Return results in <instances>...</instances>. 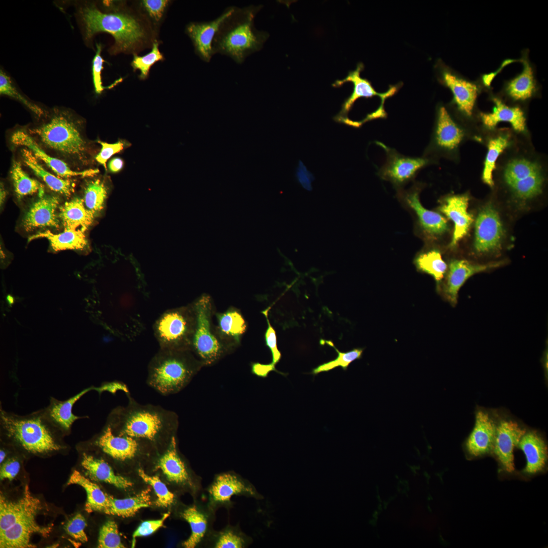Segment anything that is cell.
Here are the masks:
<instances>
[{
	"label": "cell",
	"instance_id": "obj_1",
	"mask_svg": "<svg viewBox=\"0 0 548 548\" xmlns=\"http://www.w3.org/2000/svg\"><path fill=\"white\" fill-rule=\"evenodd\" d=\"M547 169V157L536 150L530 133H517L497 160L493 180L498 179L512 200L526 203L543 194Z\"/></svg>",
	"mask_w": 548,
	"mask_h": 548
},
{
	"label": "cell",
	"instance_id": "obj_2",
	"mask_svg": "<svg viewBox=\"0 0 548 548\" xmlns=\"http://www.w3.org/2000/svg\"><path fill=\"white\" fill-rule=\"evenodd\" d=\"M126 395L127 404L113 409L105 423L114 433L152 443L175 436L179 424L175 412L158 405L140 404L129 393Z\"/></svg>",
	"mask_w": 548,
	"mask_h": 548
},
{
	"label": "cell",
	"instance_id": "obj_3",
	"mask_svg": "<svg viewBox=\"0 0 548 548\" xmlns=\"http://www.w3.org/2000/svg\"><path fill=\"white\" fill-rule=\"evenodd\" d=\"M261 5L235 6L233 11L221 23L214 39V54H220L241 64L252 54L260 51L269 37L258 30L254 20Z\"/></svg>",
	"mask_w": 548,
	"mask_h": 548
},
{
	"label": "cell",
	"instance_id": "obj_4",
	"mask_svg": "<svg viewBox=\"0 0 548 548\" xmlns=\"http://www.w3.org/2000/svg\"><path fill=\"white\" fill-rule=\"evenodd\" d=\"M1 432L8 439L24 451L46 455L63 450L56 434L61 433L47 419L43 409L26 415L4 410L1 404Z\"/></svg>",
	"mask_w": 548,
	"mask_h": 548
},
{
	"label": "cell",
	"instance_id": "obj_5",
	"mask_svg": "<svg viewBox=\"0 0 548 548\" xmlns=\"http://www.w3.org/2000/svg\"><path fill=\"white\" fill-rule=\"evenodd\" d=\"M483 137L477 120L462 115L454 108L452 112L440 105L437 109L430 142L423 155L437 163L441 158L458 163L462 146L469 141L482 144Z\"/></svg>",
	"mask_w": 548,
	"mask_h": 548
},
{
	"label": "cell",
	"instance_id": "obj_6",
	"mask_svg": "<svg viewBox=\"0 0 548 548\" xmlns=\"http://www.w3.org/2000/svg\"><path fill=\"white\" fill-rule=\"evenodd\" d=\"M204 366L191 351L159 349L148 367L147 384L162 395L178 393Z\"/></svg>",
	"mask_w": 548,
	"mask_h": 548
},
{
	"label": "cell",
	"instance_id": "obj_7",
	"mask_svg": "<svg viewBox=\"0 0 548 548\" xmlns=\"http://www.w3.org/2000/svg\"><path fill=\"white\" fill-rule=\"evenodd\" d=\"M85 36L91 39L98 32H106L115 40V51L131 49L144 37V30L133 17L121 13H105L94 6H86L80 10Z\"/></svg>",
	"mask_w": 548,
	"mask_h": 548
},
{
	"label": "cell",
	"instance_id": "obj_8",
	"mask_svg": "<svg viewBox=\"0 0 548 548\" xmlns=\"http://www.w3.org/2000/svg\"><path fill=\"white\" fill-rule=\"evenodd\" d=\"M192 303L196 322L191 351L204 366L212 365L230 351L220 339L213 324L215 310L211 297L204 294Z\"/></svg>",
	"mask_w": 548,
	"mask_h": 548
},
{
	"label": "cell",
	"instance_id": "obj_9",
	"mask_svg": "<svg viewBox=\"0 0 548 548\" xmlns=\"http://www.w3.org/2000/svg\"><path fill=\"white\" fill-rule=\"evenodd\" d=\"M195 322L192 303L163 313L153 326L160 349L191 351Z\"/></svg>",
	"mask_w": 548,
	"mask_h": 548
},
{
	"label": "cell",
	"instance_id": "obj_10",
	"mask_svg": "<svg viewBox=\"0 0 548 548\" xmlns=\"http://www.w3.org/2000/svg\"><path fill=\"white\" fill-rule=\"evenodd\" d=\"M29 131L51 149L81 160L86 157V141L74 123L62 115H55L49 122Z\"/></svg>",
	"mask_w": 548,
	"mask_h": 548
},
{
	"label": "cell",
	"instance_id": "obj_11",
	"mask_svg": "<svg viewBox=\"0 0 548 548\" xmlns=\"http://www.w3.org/2000/svg\"><path fill=\"white\" fill-rule=\"evenodd\" d=\"M386 154V160L379 170V176L396 186H400L413 179L422 168L437 164L433 160L422 156L412 157L404 155L394 148L380 142H376Z\"/></svg>",
	"mask_w": 548,
	"mask_h": 548
},
{
	"label": "cell",
	"instance_id": "obj_12",
	"mask_svg": "<svg viewBox=\"0 0 548 548\" xmlns=\"http://www.w3.org/2000/svg\"><path fill=\"white\" fill-rule=\"evenodd\" d=\"M502 261L476 263L465 259H453L448 265L444 280L437 289L443 298L455 306L461 288L473 275L502 266Z\"/></svg>",
	"mask_w": 548,
	"mask_h": 548
},
{
	"label": "cell",
	"instance_id": "obj_13",
	"mask_svg": "<svg viewBox=\"0 0 548 548\" xmlns=\"http://www.w3.org/2000/svg\"><path fill=\"white\" fill-rule=\"evenodd\" d=\"M504 231L499 214L491 203L481 209L475 222L473 247L476 254H489L500 248Z\"/></svg>",
	"mask_w": 548,
	"mask_h": 548
},
{
	"label": "cell",
	"instance_id": "obj_14",
	"mask_svg": "<svg viewBox=\"0 0 548 548\" xmlns=\"http://www.w3.org/2000/svg\"><path fill=\"white\" fill-rule=\"evenodd\" d=\"M364 68L363 63L358 64L356 68L349 72L348 76L342 80H338L332 84L334 87H340L347 82H352L353 84V90L351 94L342 103L340 111L333 117L335 121L346 124L350 119L348 114L352 109L355 101L360 98H370L378 96L381 99V105L379 109L384 111V104L385 100L393 95L398 89V87L392 86L385 93L378 92L372 86L371 83L366 79L360 77V73Z\"/></svg>",
	"mask_w": 548,
	"mask_h": 548
},
{
	"label": "cell",
	"instance_id": "obj_15",
	"mask_svg": "<svg viewBox=\"0 0 548 548\" xmlns=\"http://www.w3.org/2000/svg\"><path fill=\"white\" fill-rule=\"evenodd\" d=\"M491 100L494 104L492 112H478L477 120L483 132L491 131L497 127L500 122H507L517 133H530L527 123V116L521 106L507 104L498 96H493Z\"/></svg>",
	"mask_w": 548,
	"mask_h": 548
},
{
	"label": "cell",
	"instance_id": "obj_16",
	"mask_svg": "<svg viewBox=\"0 0 548 548\" xmlns=\"http://www.w3.org/2000/svg\"><path fill=\"white\" fill-rule=\"evenodd\" d=\"M526 432L517 422L503 419L496 424L492 452L507 472L515 470L513 451Z\"/></svg>",
	"mask_w": 548,
	"mask_h": 548
},
{
	"label": "cell",
	"instance_id": "obj_17",
	"mask_svg": "<svg viewBox=\"0 0 548 548\" xmlns=\"http://www.w3.org/2000/svg\"><path fill=\"white\" fill-rule=\"evenodd\" d=\"M441 81L453 94V108L462 115L477 120L478 113L475 111L478 86L449 70L443 71Z\"/></svg>",
	"mask_w": 548,
	"mask_h": 548
},
{
	"label": "cell",
	"instance_id": "obj_18",
	"mask_svg": "<svg viewBox=\"0 0 548 548\" xmlns=\"http://www.w3.org/2000/svg\"><path fill=\"white\" fill-rule=\"evenodd\" d=\"M516 132L511 128L496 127L484 132L483 145L487 148V153L482 173V181L491 188L494 186L493 173L500 156L514 141Z\"/></svg>",
	"mask_w": 548,
	"mask_h": 548
},
{
	"label": "cell",
	"instance_id": "obj_19",
	"mask_svg": "<svg viewBox=\"0 0 548 548\" xmlns=\"http://www.w3.org/2000/svg\"><path fill=\"white\" fill-rule=\"evenodd\" d=\"M469 200L468 194L464 193L449 195L441 201L439 210L454 223L451 248L466 235L473 221L472 215L467 211Z\"/></svg>",
	"mask_w": 548,
	"mask_h": 548
},
{
	"label": "cell",
	"instance_id": "obj_20",
	"mask_svg": "<svg viewBox=\"0 0 548 548\" xmlns=\"http://www.w3.org/2000/svg\"><path fill=\"white\" fill-rule=\"evenodd\" d=\"M235 6L226 8L218 17L207 22H191L186 32L191 39L195 52L204 61L209 62L215 55L212 44L216 33L223 21L233 11Z\"/></svg>",
	"mask_w": 548,
	"mask_h": 548
},
{
	"label": "cell",
	"instance_id": "obj_21",
	"mask_svg": "<svg viewBox=\"0 0 548 548\" xmlns=\"http://www.w3.org/2000/svg\"><path fill=\"white\" fill-rule=\"evenodd\" d=\"M141 444L140 440L133 437L114 433L106 424L93 443L105 455L122 462L136 457Z\"/></svg>",
	"mask_w": 548,
	"mask_h": 548
},
{
	"label": "cell",
	"instance_id": "obj_22",
	"mask_svg": "<svg viewBox=\"0 0 548 548\" xmlns=\"http://www.w3.org/2000/svg\"><path fill=\"white\" fill-rule=\"evenodd\" d=\"M39 511H36L26 516L0 533V547H34L36 546L30 542L32 534L37 533L47 537L51 531V527L42 526L37 523L36 517Z\"/></svg>",
	"mask_w": 548,
	"mask_h": 548
},
{
	"label": "cell",
	"instance_id": "obj_23",
	"mask_svg": "<svg viewBox=\"0 0 548 548\" xmlns=\"http://www.w3.org/2000/svg\"><path fill=\"white\" fill-rule=\"evenodd\" d=\"M59 199L53 195H42L30 206L22 222L26 231L37 229L59 228V216L57 209Z\"/></svg>",
	"mask_w": 548,
	"mask_h": 548
},
{
	"label": "cell",
	"instance_id": "obj_24",
	"mask_svg": "<svg viewBox=\"0 0 548 548\" xmlns=\"http://www.w3.org/2000/svg\"><path fill=\"white\" fill-rule=\"evenodd\" d=\"M43 509L40 500L32 495L26 485L22 497L15 501L0 496V533L11 527L18 521L36 511Z\"/></svg>",
	"mask_w": 548,
	"mask_h": 548
},
{
	"label": "cell",
	"instance_id": "obj_25",
	"mask_svg": "<svg viewBox=\"0 0 548 548\" xmlns=\"http://www.w3.org/2000/svg\"><path fill=\"white\" fill-rule=\"evenodd\" d=\"M11 142L16 146H23L30 150L38 159L43 161L56 174L61 177L75 176L94 177L99 173L98 169H89L83 171L73 170L61 160L47 154L37 142L26 132L18 130L12 134Z\"/></svg>",
	"mask_w": 548,
	"mask_h": 548
},
{
	"label": "cell",
	"instance_id": "obj_26",
	"mask_svg": "<svg viewBox=\"0 0 548 548\" xmlns=\"http://www.w3.org/2000/svg\"><path fill=\"white\" fill-rule=\"evenodd\" d=\"M496 428V424L487 412L477 411L474 426L465 443L468 453L478 457L492 452Z\"/></svg>",
	"mask_w": 548,
	"mask_h": 548
},
{
	"label": "cell",
	"instance_id": "obj_27",
	"mask_svg": "<svg viewBox=\"0 0 548 548\" xmlns=\"http://www.w3.org/2000/svg\"><path fill=\"white\" fill-rule=\"evenodd\" d=\"M217 324L215 326L220 339L230 352L238 347L246 333L248 324L241 311L230 307L222 313L215 314Z\"/></svg>",
	"mask_w": 548,
	"mask_h": 548
},
{
	"label": "cell",
	"instance_id": "obj_28",
	"mask_svg": "<svg viewBox=\"0 0 548 548\" xmlns=\"http://www.w3.org/2000/svg\"><path fill=\"white\" fill-rule=\"evenodd\" d=\"M93 386L87 388L78 394L61 401L51 397L49 404L43 408L50 422L61 433H69L74 423L78 420L88 418L74 415L72 409L74 404L88 392L93 390Z\"/></svg>",
	"mask_w": 548,
	"mask_h": 548
},
{
	"label": "cell",
	"instance_id": "obj_29",
	"mask_svg": "<svg viewBox=\"0 0 548 548\" xmlns=\"http://www.w3.org/2000/svg\"><path fill=\"white\" fill-rule=\"evenodd\" d=\"M405 200L416 213L420 225L426 233L432 236H438L448 231L447 220L438 212L429 210L423 206L418 189H414L406 193Z\"/></svg>",
	"mask_w": 548,
	"mask_h": 548
},
{
	"label": "cell",
	"instance_id": "obj_30",
	"mask_svg": "<svg viewBox=\"0 0 548 548\" xmlns=\"http://www.w3.org/2000/svg\"><path fill=\"white\" fill-rule=\"evenodd\" d=\"M519 448L526 459V473L533 474L541 471L547 458V448L541 436L535 431H526L522 437Z\"/></svg>",
	"mask_w": 548,
	"mask_h": 548
},
{
	"label": "cell",
	"instance_id": "obj_31",
	"mask_svg": "<svg viewBox=\"0 0 548 548\" xmlns=\"http://www.w3.org/2000/svg\"><path fill=\"white\" fill-rule=\"evenodd\" d=\"M81 464L86 474L93 480L105 482L123 489L132 486V483L128 480L116 474L111 466L102 458L83 452Z\"/></svg>",
	"mask_w": 548,
	"mask_h": 548
},
{
	"label": "cell",
	"instance_id": "obj_32",
	"mask_svg": "<svg viewBox=\"0 0 548 548\" xmlns=\"http://www.w3.org/2000/svg\"><path fill=\"white\" fill-rule=\"evenodd\" d=\"M521 62L523 64L522 72L509 81L504 88L505 96L515 103V105L530 100L535 96L537 90L533 70L528 59L523 58Z\"/></svg>",
	"mask_w": 548,
	"mask_h": 548
},
{
	"label": "cell",
	"instance_id": "obj_33",
	"mask_svg": "<svg viewBox=\"0 0 548 548\" xmlns=\"http://www.w3.org/2000/svg\"><path fill=\"white\" fill-rule=\"evenodd\" d=\"M59 218L64 229H77L84 232L92 224L95 215L85 207L83 199L75 197L59 208Z\"/></svg>",
	"mask_w": 548,
	"mask_h": 548
},
{
	"label": "cell",
	"instance_id": "obj_34",
	"mask_svg": "<svg viewBox=\"0 0 548 548\" xmlns=\"http://www.w3.org/2000/svg\"><path fill=\"white\" fill-rule=\"evenodd\" d=\"M157 468H160L167 479L177 484L189 482V477L185 464L181 459L177 447L175 436L159 458Z\"/></svg>",
	"mask_w": 548,
	"mask_h": 548
},
{
	"label": "cell",
	"instance_id": "obj_35",
	"mask_svg": "<svg viewBox=\"0 0 548 548\" xmlns=\"http://www.w3.org/2000/svg\"><path fill=\"white\" fill-rule=\"evenodd\" d=\"M21 152L25 165L41 178L51 190L66 196H71L74 189V184L70 180L61 179L47 171L29 149L24 148Z\"/></svg>",
	"mask_w": 548,
	"mask_h": 548
},
{
	"label": "cell",
	"instance_id": "obj_36",
	"mask_svg": "<svg viewBox=\"0 0 548 548\" xmlns=\"http://www.w3.org/2000/svg\"><path fill=\"white\" fill-rule=\"evenodd\" d=\"M42 237L48 239L54 251L82 250L87 245L86 236L81 229H64L59 233H54L47 230L32 235L28 238V241Z\"/></svg>",
	"mask_w": 548,
	"mask_h": 548
},
{
	"label": "cell",
	"instance_id": "obj_37",
	"mask_svg": "<svg viewBox=\"0 0 548 548\" xmlns=\"http://www.w3.org/2000/svg\"><path fill=\"white\" fill-rule=\"evenodd\" d=\"M75 484L82 487L86 491L87 500L85 510L90 513L93 511L104 512L108 505V494L105 493L95 483L75 470L71 474L67 485Z\"/></svg>",
	"mask_w": 548,
	"mask_h": 548
},
{
	"label": "cell",
	"instance_id": "obj_38",
	"mask_svg": "<svg viewBox=\"0 0 548 548\" xmlns=\"http://www.w3.org/2000/svg\"><path fill=\"white\" fill-rule=\"evenodd\" d=\"M150 488L134 496L116 499L108 495L109 505L105 513L123 518L133 516L140 509L151 505Z\"/></svg>",
	"mask_w": 548,
	"mask_h": 548
},
{
	"label": "cell",
	"instance_id": "obj_39",
	"mask_svg": "<svg viewBox=\"0 0 548 548\" xmlns=\"http://www.w3.org/2000/svg\"><path fill=\"white\" fill-rule=\"evenodd\" d=\"M209 492L214 501L219 502L229 501L233 495L240 493L254 494L252 488L246 486L236 476L229 473L219 475Z\"/></svg>",
	"mask_w": 548,
	"mask_h": 548
},
{
	"label": "cell",
	"instance_id": "obj_40",
	"mask_svg": "<svg viewBox=\"0 0 548 548\" xmlns=\"http://www.w3.org/2000/svg\"><path fill=\"white\" fill-rule=\"evenodd\" d=\"M414 263L418 270L432 277L437 285L444 278L448 269L440 252L436 250L420 254L416 257Z\"/></svg>",
	"mask_w": 548,
	"mask_h": 548
},
{
	"label": "cell",
	"instance_id": "obj_41",
	"mask_svg": "<svg viewBox=\"0 0 548 548\" xmlns=\"http://www.w3.org/2000/svg\"><path fill=\"white\" fill-rule=\"evenodd\" d=\"M11 176L14 191L18 199L39 192L40 196L43 195L42 184L37 180L30 178L22 169L19 162H13Z\"/></svg>",
	"mask_w": 548,
	"mask_h": 548
},
{
	"label": "cell",
	"instance_id": "obj_42",
	"mask_svg": "<svg viewBox=\"0 0 548 548\" xmlns=\"http://www.w3.org/2000/svg\"><path fill=\"white\" fill-rule=\"evenodd\" d=\"M108 194V187L105 180L96 178L88 181L83 199L86 208L95 216L103 209Z\"/></svg>",
	"mask_w": 548,
	"mask_h": 548
},
{
	"label": "cell",
	"instance_id": "obj_43",
	"mask_svg": "<svg viewBox=\"0 0 548 548\" xmlns=\"http://www.w3.org/2000/svg\"><path fill=\"white\" fill-rule=\"evenodd\" d=\"M182 517L189 524L191 534L183 542L186 548H194L203 537L207 528V520L205 516L197 510L195 506L189 507L182 513Z\"/></svg>",
	"mask_w": 548,
	"mask_h": 548
},
{
	"label": "cell",
	"instance_id": "obj_44",
	"mask_svg": "<svg viewBox=\"0 0 548 548\" xmlns=\"http://www.w3.org/2000/svg\"><path fill=\"white\" fill-rule=\"evenodd\" d=\"M320 341L333 348L338 355L334 360L321 364L313 369L311 373L314 375H317L322 372H328L337 367H340L344 370H347L352 362L362 358L363 348H354L348 352H342L335 347L331 340L321 339Z\"/></svg>",
	"mask_w": 548,
	"mask_h": 548
},
{
	"label": "cell",
	"instance_id": "obj_45",
	"mask_svg": "<svg viewBox=\"0 0 548 548\" xmlns=\"http://www.w3.org/2000/svg\"><path fill=\"white\" fill-rule=\"evenodd\" d=\"M138 474L142 480L152 487L157 497L155 504L159 507H167L174 501V494L157 475H149L142 468L138 470Z\"/></svg>",
	"mask_w": 548,
	"mask_h": 548
},
{
	"label": "cell",
	"instance_id": "obj_46",
	"mask_svg": "<svg viewBox=\"0 0 548 548\" xmlns=\"http://www.w3.org/2000/svg\"><path fill=\"white\" fill-rule=\"evenodd\" d=\"M97 547H125L121 542L118 526L114 521H108L100 528L99 532Z\"/></svg>",
	"mask_w": 548,
	"mask_h": 548
},
{
	"label": "cell",
	"instance_id": "obj_47",
	"mask_svg": "<svg viewBox=\"0 0 548 548\" xmlns=\"http://www.w3.org/2000/svg\"><path fill=\"white\" fill-rule=\"evenodd\" d=\"M0 93L1 95H6L16 99L39 116L44 114L40 107L29 101L16 90L10 77L2 70L0 72Z\"/></svg>",
	"mask_w": 548,
	"mask_h": 548
},
{
	"label": "cell",
	"instance_id": "obj_48",
	"mask_svg": "<svg viewBox=\"0 0 548 548\" xmlns=\"http://www.w3.org/2000/svg\"><path fill=\"white\" fill-rule=\"evenodd\" d=\"M163 56L158 49V43H153L151 51L143 56L134 55L131 65L134 70L139 69L141 71L140 78L145 79L148 75L150 67L157 61L163 59Z\"/></svg>",
	"mask_w": 548,
	"mask_h": 548
},
{
	"label": "cell",
	"instance_id": "obj_49",
	"mask_svg": "<svg viewBox=\"0 0 548 548\" xmlns=\"http://www.w3.org/2000/svg\"><path fill=\"white\" fill-rule=\"evenodd\" d=\"M101 147L99 153L95 156V159L99 164L102 165L107 170V161L114 154L123 152L131 146V144L124 139L119 140L115 143H108L100 140L97 141Z\"/></svg>",
	"mask_w": 548,
	"mask_h": 548
},
{
	"label": "cell",
	"instance_id": "obj_50",
	"mask_svg": "<svg viewBox=\"0 0 548 548\" xmlns=\"http://www.w3.org/2000/svg\"><path fill=\"white\" fill-rule=\"evenodd\" d=\"M268 310L269 309H267L262 311V313L265 316L267 323V328L264 334L265 344L270 350L272 356L271 362L269 364L278 372L280 373L277 370L275 366L280 361L282 355L278 348L276 332L274 328L271 325L268 319Z\"/></svg>",
	"mask_w": 548,
	"mask_h": 548
},
{
	"label": "cell",
	"instance_id": "obj_51",
	"mask_svg": "<svg viewBox=\"0 0 548 548\" xmlns=\"http://www.w3.org/2000/svg\"><path fill=\"white\" fill-rule=\"evenodd\" d=\"M87 526L86 520L83 516L79 513L76 515L64 526L66 532L72 538L82 542L88 541V538L84 531Z\"/></svg>",
	"mask_w": 548,
	"mask_h": 548
},
{
	"label": "cell",
	"instance_id": "obj_52",
	"mask_svg": "<svg viewBox=\"0 0 548 548\" xmlns=\"http://www.w3.org/2000/svg\"><path fill=\"white\" fill-rule=\"evenodd\" d=\"M101 45L96 44V52L92 61L93 81L96 93L100 94L104 89L102 85L101 72L103 69L104 59L101 56Z\"/></svg>",
	"mask_w": 548,
	"mask_h": 548
},
{
	"label": "cell",
	"instance_id": "obj_53",
	"mask_svg": "<svg viewBox=\"0 0 548 548\" xmlns=\"http://www.w3.org/2000/svg\"><path fill=\"white\" fill-rule=\"evenodd\" d=\"M169 515L170 512H168L164 513L160 519L143 522L134 532L132 535L133 539L148 536L153 533L163 526L164 522Z\"/></svg>",
	"mask_w": 548,
	"mask_h": 548
},
{
	"label": "cell",
	"instance_id": "obj_54",
	"mask_svg": "<svg viewBox=\"0 0 548 548\" xmlns=\"http://www.w3.org/2000/svg\"><path fill=\"white\" fill-rule=\"evenodd\" d=\"M244 545L242 538L230 531L222 533L215 544L216 548H242Z\"/></svg>",
	"mask_w": 548,
	"mask_h": 548
},
{
	"label": "cell",
	"instance_id": "obj_55",
	"mask_svg": "<svg viewBox=\"0 0 548 548\" xmlns=\"http://www.w3.org/2000/svg\"><path fill=\"white\" fill-rule=\"evenodd\" d=\"M20 464L18 459L15 457L8 458L1 467V480L8 479L13 480L18 473Z\"/></svg>",
	"mask_w": 548,
	"mask_h": 548
},
{
	"label": "cell",
	"instance_id": "obj_56",
	"mask_svg": "<svg viewBox=\"0 0 548 548\" xmlns=\"http://www.w3.org/2000/svg\"><path fill=\"white\" fill-rule=\"evenodd\" d=\"M168 3V1L166 0H145L142 2L149 14L157 21L161 18Z\"/></svg>",
	"mask_w": 548,
	"mask_h": 548
},
{
	"label": "cell",
	"instance_id": "obj_57",
	"mask_svg": "<svg viewBox=\"0 0 548 548\" xmlns=\"http://www.w3.org/2000/svg\"><path fill=\"white\" fill-rule=\"evenodd\" d=\"M93 390L97 391L99 395L104 391H108L114 394L119 390L124 391L126 394L129 393L127 386L124 384L117 381L105 382L99 387H94Z\"/></svg>",
	"mask_w": 548,
	"mask_h": 548
},
{
	"label": "cell",
	"instance_id": "obj_58",
	"mask_svg": "<svg viewBox=\"0 0 548 548\" xmlns=\"http://www.w3.org/2000/svg\"><path fill=\"white\" fill-rule=\"evenodd\" d=\"M252 372L261 377H266L268 373L271 371H275L269 364H262L259 363H254L252 365Z\"/></svg>",
	"mask_w": 548,
	"mask_h": 548
},
{
	"label": "cell",
	"instance_id": "obj_59",
	"mask_svg": "<svg viewBox=\"0 0 548 548\" xmlns=\"http://www.w3.org/2000/svg\"><path fill=\"white\" fill-rule=\"evenodd\" d=\"M124 166V161L119 157L112 158L107 164V169L112 173L120 172Z\"/></svg>",
	"mask_w": 548,
	"mask_h": 548
},
{
	"label": "cell",
	"instance_id": "obj_60",
	"mask_svg": "<svg viewBox=\"0 0 548 548\" xmlns=\"http://www.w3.org/2000/svg\"><path fill=\"white\" fill-rule=\"evenodd\" d=\"M7 193L3 185L1 184V191H0V202L1 206L4 203L5 198L6 197Z\"/></svg>",
	"mask_w": 548,
	"mask_h": 548
},
{
	"label": "cell",
	"instance_id": "obj_61",
	"mask_svg": "<svg viewBox=\"0 0 548 548\" xmlns=\"http://www.w3.org/2000/svg\"><path fill=\"white\" fill-rule=\"evenodd\" d=\"M7 456V452L3 449H1L0 450V463L1 464L3 462L4 460Z\"/></svg>",
	"mask_w": 548,
	"mask_h": 548
},
{
	"label": "cell",
	"instance_id": "obj_62",
	"mask_svg": "<svg viewBox=\"0 0 548 548\" xmlns=\"http://www.w3.org/2000/svg\"><path fill=\"white\" fill-rule=\"evenodd\" d=\"M7 300L9 302V304L11 305H12L14 302V297L11 295H7Z\"/></svg>",
	"mask_w": 548,
	"mask_h": 548
},
{
	"label": "cell",
	"instance_id": "obj_63",
	"mask_svg": "<svg viewBox=\"0 0 548 548\" xmlns=\"http://www.w3.org/2000/svg\"><path fill=\"white\" fill-rule=\"evenodd\" d=\"M544 365L545 370H547V351L545 352L544 357Z\"/></svg>",
	"mask_w": 548,
	"mask_h": 548
}]
</instances>
